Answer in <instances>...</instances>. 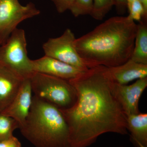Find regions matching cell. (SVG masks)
I'll return each instance as SVG.
<instances>
[{
    "mask_svg": "<svg viewBox=\"0 0 147 147\" xmlns=\"http://www.w3.org/2000/svg\"><path fill=\"white\" fill-rule=\"evenodd\" d=\"M77 92L71 108L60 110L68 126L71 147H88L106 133L127 134V116L114 92L107 67L88 69L69 80Z\"/></svg>",
    "mask_w": 147,
    "mask_h": 147,
    "instance_id": "1",
    "label": "cell"
},
{
    "mask_svg": "<svg viewBox=\"0 0 147 147\" xmlns=\"http://www.w3.org/2000/svg\"><path fill=\"white\" fill-rule=\"evenodd\" d=\"M137 28L129 15L114 16L76 38L74 45L89 68L117 66L131 58Z\"/></svg>",
    "mask_w": 147,
    "mask_h": 147,
    "instance_id": "2",
    "label": "cell"
},
{
    "mask_svg": "<svg viewBox=\"0 0 147 147\" xmlns=\"http://www.w3.org/2000/svg\"><path fill=\"white\" fill-rule=\"evenodd\" d=\"M21 133L36 147H71L68 125L60 110L34 96Z\"/></svg>",
    "mask_w": 147,
    "mask_h": 147,
    "instance_id": "3",
    "label": "cell"
},
{
    "mask_svg": "<svg viewBox=\"0 0 147 147\" xmlns=\"http://www.w3.org/2000/svg\"><path fill=\"white\" fill-rule=\"evenodd\" d=\"M30 79L34 96L60 110L71 108L76 102L77 92L67 80L35 72Z\"/></svg>",
    "mask_w": 147,
    "mask_h": 147,
    "instance_id": "4",
    "label": "cell"
},
{
    "mask_svg": "<svg viewBox=\"0 0 147 147\" xmlns=\"http://www.w3.org/2000/svg\"><path fill=\"white\" fill-rule=\"evenodd\" d=\"M32 61L28 57L25 31L17 28L0 45V64L26 79L34 72Z\"/></svg>",
    "mask_w": 147,
    "mask_h": 147,
    "instance_id": "5",
    "label": "cell"
},
{
    "mask_svg": "<svg viewBox=\"0 0 147 147\" xmlns=\"http://www.w3.org/2000/svg\"><path fill=\"white\" fill-rule=\"evenodd\" d=\"M40 13L33 3L23 5L18 0H0V45L5 43L18 24Z\"/></svg>",
    "mask_w": 147,
    "mask_h": 147,
    "instance_id": "6",
    "label": "cell"
},
{
    "mask_svg": "<svg viewBox=\"0 0 147 147\" xmlns=\"http://www.w3.org/2000/svg\"><path fill=\"white\" fill-rule=\"evenodd\" d=\"M76 39L70 29H66L61 36L49 38L42 45L45 55L86 71L89 69L77 52Z\"/></svg>",
    "mask_w": 147,
    "mask_h": 147,
    "instance_id": "7",
    "label": "cell"
},
{
    "mask_svg": "<svg viewBox=\"0 0 147 147\" xmlns=\"http://www.w3.org/2000/svg\"><path fill=\"white\" fill-rule=\"evenodd\" d=\"M147 86V77L138 79L131 85L115 83L114 92L127 117L140 113L139 99Z\"/></svg>",
    "mask_w": 147,
    "mask_h": 147,
    "instance_id": "8",
    "label": "cell"
},
{
    "mask_svg": "<svg viewBox=\"0 0 147 147\" xmlns=\"http://www.w3.org/2000/svg\"><path fill=\"white\" fill-rule=\"evenodd\" d=\"M32 61L34 72L44 74L67 81L76 78L85 71L45 55Z\"/></svg>",
    "mask_w": 147,
    "mask_h": 147,
    "instance_id": "9",
    "label": "cell"
},
{
    "mask_svg": "<svg viewBox=\"0 0 147 147\" xmlns=\"http://www.w3.org/2000/svg\"><path fill=\"white\" fill-rule=\"evenodd\" d=\"M32 90L30 78L25 79L18 94L5 110L1 113L18 122L19 128L26 122L31 106Z\"/></svg>",
    "mask_w": 147,
    "mask_h": 147,
    "instance_id": "10",
    "label": "cell"
},
{
    "mask_svg": "<svg viewBox=\"0 0 147 147\" xmlns=\"http://www.w3.org/2000/svg\"><path fill=\"white\" fill-rule=\"evenodd\" d=\"M24 79L0 64V113L5 110L12 102Z\"/></svg>",
    "mask_w": 147,
    "mask_h": 147,
    "instance_id": "11",
    "label": "cell"
},
{
    "mask_svg": "<svg viewBox=\"0 0 147 147\" xmlns=\"http://www.w3.org/2000/svg\"><path fill=\"white\" fill-rule=\"evenodd\" d=\"M108 68L114 81L121 85H126L135 79L147 77V65L136 62L130 59L121 65Z\"/></svg>",
    "mask_w": 147,
    "mask_h": 147,
    "instance_id": "12",
    "label": "cell"
},
{
    "mask_svg": "<svg viewBox=\"0 0 147 147\" xmlns=\"http://www.w3.org/2000/svg\"><path fill=\"white\" fill-rule=\"evenodd\" d=\"M127 131L132 142L147 146V114L139 113L127 117Z\"/></svg>",
    "mask_w": 147,
    "mask_h": 147,
    "instance_id": "13",
    "label": "cell"
},
{
    "mask_svg": "<svg viewBox=\"0 0 147 147\" xmlns=\"http://www.w3.org/2000/svg\"><path fill=\"white\" fill-rule=\"evenodd\" d=\"M137 24L134 47L130 59L136 62L147 65V19L143 18Z\"/></svg>",
    "mask_w": 147,
    "mask_h": 147,
    "instance_id": "14",
    "label": "cell"
},
{
    "mask_svg": "<svg viewBox=\"0 0 147 147\" xmlns=\"http://www.w3.org/2000/svg\"><path fill=\"white\" fill-rule=\"evenodd\" d=\"M114 0H93V7L90 15L98 21H101L113 6Z\"/></svg>",
    "mask_w": 147,
    "mask_h": 147,
    "instance_id": "15",
    "label": "cell"
},
{
    "mask_svg": "<svg viewBox=\"0 0 147 147\" xmlns=\"http://www.w3.org/2000/svg\"><path fill=\"white\" fill-rule=\"evenodd\" d=\"M19 127L14 119L0 113V141L12 137L13 131Z\"/></svg>",
    "mask_w": 147,
    "mask_h": 147,
    "instance_id": "16",
    "label": "cell"
},
{
    "mask_svg": "<svg viewBox=\"0 0 147 147\" xmlns=\"http://www.w3.org/2000/svg\"><path fill=\"white\" fill-rule=\"evenodd\" d=\"M93 7V0H74L70 10L75 17L90 15Z\"/></svg>",
    "mask_w": 147,
    "mask_h": 147,
    "instance_id": "17",
    "label": "cell"
},
{
    "mask_svg": "<svg viewBox=\"0 0 147 147\" xmlns=\"http://www.w3.org/2000/svg\"><path fill=\"white\" fill-rule=\"evenodd\" d=\"M129 16L133 21L140 22L142 18L147 19V15L142 3L138 0H135L129 11Z\"/></svg>",
    "mask_w": 147,
    "mask_h": 147,
    "instance_id": "18",
    "label": "cell"
},
{
    "mask_svg": "<svg viewBox=\"0 0 147 147\" xmlns=\"http://www.w3.org/2000/svg\"><path fill=\"white\" fill-rule=\"evenodd\" d=\"M55 4L58 12L63 13L70 10L74 0H52Z\"/></svg>",
    "mask_w": 147,
    "mask_h": 147,
    "instance_id": "19",
    "label": "cell"
},
{
    "mask_svg": "<svg viewBox=\"0 0 147 147\" xmlns=\"http://www.w3.org/2000/svg\"><path fill=\"white\" fill-rule=\"evenodd\" d=\"M0 147H22L18 139L12 137L0 141Z\"/></svg>",
    "mask_w": 147,
    "mask_h": 147,
    "instance_id": "20",
    "label": "cell"
},
{
    "mask_svg": "<svg viewBox=\"0 0 147 147\" xmlns=\"http://www.w3.org/2000/svg\"><path fill=\"white\" fill-rule=\"evenodd\" d=\"M117 10L119 14H123L127 7L126 0H114Z\"/></svg>",
    "mask_w": 147,
    "mask_h": 147,
    "instance_id": "21",
    "label": "cell"
},
{
    "mask_svg": "<svg viewBox=\"0 0 147 147\" xmlns=\"http://www.w3.org/2000/svg\"><path fill=\"white\" fill-rule=\"evenodd\" d=\"M142 3L144 9L145 13L147 14V0H138Z\"/></svg>",
    "mask_w": 147,
    "mask_h": 147,
    "instance_id": "22",
    "label": "cell"
},
{
    "mask_svg": "<svg viewBox=\"0 0 147 147\" xmlns=\"http://www.w3.org/2000/svg\"><path fill=\"white\" fill-rule=\"evenodd\" d=\"M135 1V0H126L127 5V8L128 9V11L130 9L131 5Z\"/></svg>",
    "mask_w": 147,
    "mask_h": 147,
    "instance_id": "23",
    "label": "cell"
},
{
    "mask_svg": "<svg viewBox=\"0 0 147 147\" xmlns=\"http://www.w3.org/2000/svg\"><path fill=\"white\" fill-rule=\"evenodd\" d=\"M136 147H147L146 146H144V145L141 144H138L136 146Z\"/></svg>",
    "mask_w": 147,
    "mask_h": 147,
    "instance_id": "24",
    "label": "cell"
}]
</instances>
